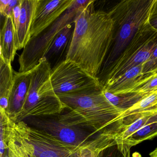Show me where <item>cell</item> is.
<instances>
[{"instance_id": "6da1fadb", "label": "cell", "mask_w": 157, "mask_h": 157, "mask_svg": "<svg viewBox=\"0 0 157 157\" xmlns=\"http://www.w3.org/2000/svg\"><path fill=\"white\" fill-rule=\"evenodd\" d=\"M94 2L77 13L66 60L98 78L112 42L113 22L108 12L95 10Z\"/></svg>"}, {"instance_id": "7a4b0ae2", "label": "cell", "mask_w": 157, "mask_h": 157, "mask_svg": "<svg viewBox=\"0 0 157 157\" xmlns=\"http://www.w3.org/2000/svg\"><path fill=\"white\" fill-rule=\"evenodd\" d=\"M154 1L123 0L108 12L113 20V35L110 48L98 77L100 82L136 32L147 22Z\"/></svg>"}, {"instance_id": "3957f363", "label": "cell", "mask_w": 157, "mask_h": 157, "mask_svg": "<svg viewBox=\"0 0 157 157\" xmlns=\"http://www.w3.org/2000/svg\"><path fill=\"white\" fill-rule=\"evenodd\" d=\"M51 70L44 57L30 70L29 88L21 111L25 116H51L67 109L54 92L50 80Z\"/></svg>"}, {"instance_id": "277c9868", "label": "cell", "mask_w": 157, "mask_h": 157, "mask_svg": "<svg viewBox=\"0 0 157 157\" xmlns=\"http://www.w3.org/2000/svg\"><path fill=\"white\" fill-rule=\"evenodd\" d=\"M157 47V31L148 22L143 25L106 72L101 84L114 80L148 60Z\"/></svg>"}, {"instance_id": "5b68a950", "label": "cell", "mask_w": 157, "mask_h": 157, "mask_svg": "<svg viewBox=\"0 0 157 157\" xmlns=\"http://www.w3.org/2000/svg\"><path fill=\"white\" fill-rule=\"evenodd\" d=\"M90 0H74L69 9L52 25L35 37L30 38L18 58L19 73L30 71L44 58L58 33L67 25L74 22L79 9Z\"/></svg>"}, {"instance_id": "8992f818", "label": "cell", "mask_w": 157, "mask_h": 157, "mask_svg": "<svg viewBox=\"0 0 157 157\" xmlns=\"http://www.w3.org/2000/svg\"><path fill=\"white\" fill-rule=\"evenodd\" d=\"M20 127V157H76L82 147L64 143L37 128Z\"/></svg>"}, {"instance_id": "52a82bcc", "label": "cell", "mask_w": 157, "mask_h": 157, "mask_svg": "<svg viewBox=\"0 0 157 157\" xmlns=\"http://www.w3.org/2000/svg\"><path fill=\"white\" fill-rule=\"evenodd\" d=\"M50 80L57 95L79 94L103 89L98 78L93 77L70 60H64L52 69Z\"/></svg>"}, {"instance_id": "ba28073f", "label": "cell", "mask_w": 157, "mask_h": 157, "mask_svg": "<svg viewBox=\"0 0 157 157\" xmlns=\"http://www.w3.org/2000/svg\"><path fill=\"white\" fill-rule=\"evenodd\" d=\"M59 115L60 121L70 126H77L94 133H101L120 124L124 112L101 109L76 108L68 110Z\"/></svg>"}, {"instance_id": "9c48e42d", "label": "cell", "mask_w": 157, "mask_h": 157, "mask_svg": "<svg viewBox=\"0 0 157 157\" xmlns=\"http://www.w3.org/2000/svg\"><path fill=\"white\" fill-rule=\"evenodd\" d=\"M37 129L49 134L61 142L77 147H81L93 139L94 132L61 122L59 119H38Z\"/></svg>"}, {"instance_id": "30bf717a", "label": "cell", "mask_w": 157, "mask_h": 157, "mask_svg": "<svg viewBox=\"0 0 157 157\" xmlns=\"http://www.w3.org/2000/svg\"><path fill=\"white\" fill-rule=\"evenodd\" d=\"M74 0H38L30 28V37H36L59 19Z\"/></svg>"}, {"instance_id": "8fae6325", "label": "cell", "mask_w": 157, "mask_h": 157, "mask_svg": "<svg viewBox=\"0 0 157 157\" xmlns=\"http://www.w3.org/2000/svg\"><path fill=\"white\" fill-rule=\"evenodd\" d=\"M57 96L68 110L101 109L124 111L114 107L108 100L103 89L79 94H58Z\"/></svg>"}, {"instance_id": "7c38bea8", "label": "cell", "mask_w": 157, "mask_h": 157, "mask_svg": "<svg viewBox=\"0 0 157 157\" xmlns=\"http://www.w3.org/2000/svg\"><path fill=\"white\" fill-rule=\"evenodd\" d=\"M75 28V22L67 25L56 36L45 56L51 69L66 60Z\"/></svg>"}, {"instance_id": "4fadbf2b", "label": "cell", "mask_w": 157, "mask_h": 157, "mask_svg": "<svg viewBox=\"0 0 157 157\" xmlns=\"http://www.w3.org/2000/svg\"><path fill=\"white\" fill-rule=\"evenodd\" d=\"M38 0H21L20 17L15 31L17 49H24L30 39V28Z\"/></svg>"}, {"instance_id": "5bb4252c", "label": "cell", "mask_w": 157, "mask_h": 157, "mask_svg": "<svg viewBox=\"0 0 157 157\" xmlns=\"http://www.w3.org/2000/svg\"><path fill=\"white\" fill-rule=\"evenodd\" d=\"M143 64L133 67L114 80L105 83L103 90L115 95L132 93L135 87L146 76L143 73Z\"/></svg>"}, {"instance_id": "9a60e30c", "label": "cell", "mask_w": 157, "mask_h": 157, "mask_svg": "<svg viewBox=\"0 0 157 157\" xmlns=\"http://www.w3.org/2000/svg\"><path fill=\"white\" fill-rule=\"evenodd\" d=\"M157 136V108L142 128L117 147L124 157H130V151L132 147Z\"/></svg>"}, {"instance_id": "2e32d148", "label": "cell", "mask_w": 157, "mask_h": 157, "mask_svg": "<svg viewBox=\"0 0 157 157\" xmlns=\"http://www.w3.org/2000/svg\"><path fill=\"white\" fill-rule=\"evenodd\" d=\"M30 82V71L19 73L14 71L13 84L8 100L10 110H22L28 92Z\"/></svg>"}, {"instance_id": "e0dca14e", "label": "cell", "mask_w": 157, "mask_h": 157, "mask_svg": "<svg viewBox=\"0 0 157 157\" xmlns=\"http://www.w3.org/2000/svg\"><path fill=\"white\" fill-rule=\"evenodd\" d=\"M113 128H110L100 133L96 138L83 145L76 157H99L106 148L116 145L114 141Z\"/></svg>"}, {"instance_id": "ac0fdd59", "label": "cell", "mask_w": 157, "mask_h": 157, "mask_svg": "<svg viewBox=\"0 0 157 157\" xmlns=\"http://www.w3.org/2000/svg\"><path fill=\"white\" fill-rule=\"evenodd\" d=\"M2 58L6 62L13 61L17 51L15 42V30L12 15L6 17L0 36Z\"/></svg>"}, {"instance_id": "d6986e66", "label": "cell", "mask_w": 157, "mask_h": 157, "mask_svg": "<svg viewBox=\"0 0 157 157\" xmlns=\"http://www.w3.org/2000/svg\"><path fill=\"white\" fill-rule=\"evenodd\" d=\"M157 107V91L148 94L144 98L127 109L123 114L122 120L119 127L127 126L135 121L146 111Z\"/></svg>"}, {"instance_id": "ffe728a7", "label": "cell", "mask_w": 157, "mask_h": 157, "mask_svg": "<svg viewBox=\"0 0 157 157\" xmlns=\"http://www.w3.org/2000/svg\"><path fill=\"white\" fill-rule=\"evenodd\" d=\"M157 108V107L152 109L146 111L141 117L132 123L114 130V139L117 146L120 147L126 139L142 128Z\"/></svg>"}, {"instance_id": "44dd1931", "label": "cell", "mask_w": 157, "mask_h": 157, "mask_svg": "<svg viewBox=\"0 0 157 157\" xmlns=\"http://www.w3.org/2000/svg\"><path fill=\"white\" fill-rule=\"evenodd\" d=\"M103 91L106 98L113 106L124 111L149 94L131 93L125 95H115L103 90Z\"/></svg>"}, {"instance_id": "7402d4cb", "label": "cell", "mask_w": 157, "mask_h": 157, "mask_svg": "<svg viewBox=\"0 0 157 157\" xmlns=\"http://www.w3.org/2000/svg\"><path fill=\"white\" fill-rule=\"evenodd\" d=\"M14 71L11 63L0 58V99L7 98L9 96L13 84Z\"/></svg>"}, {"instance_id": "603a6c76", "label": "cell", "mask_w": 157, "mask_h": 157, "mask_svg": "<svg viewBox=\"0 0 157 157\" xmlns=\"http://www.w3.org/2000/svg\"><path fill=\"white\" fill-rule=\"evenodd\" d=\"M157 91V72L146 75L134 88L132 93L148 94Z\"/></svg>"}, {"instance_id": "cb8c5ba5", "label": "cell", "mask_w": 157, "mask_h": 157, "mask_svg": "<svg viewBox=\"0 0 157 157\" xmlns=\"http://www.w3.org/2000/svg\"><path fill=\"white\" fill-rule=\"evenodd\" d=\"M157 72V47L150 58L143 64V73L144 75Z\"/></svg>"}, {"instance_id": "d4e9b609", "label": "cell", "mask_w": 157, "mask_h": 157, "mask_svg": "<svg viewBox=\"0 0 157 157\" xmlns=\"http://www.w3.org/2000/svg\"><path fill=\"white\" fill-rule=\"evenodd\" d=\"M147 22L152 28L157 31V0H154Z\"/></svg>"}, {"instance_id": "484cf974", "label": "cell", "mask_w": 157, "mask_h": 157, "mask_svg": "<svg viewBox=\"0 0 157 157\" xmlns=\"http://www.w3.org/2000/svg\"><path fill=\"white\" fill-rule=\"evenodd\" d=\"M99 157H124L118 149L117 145L112 146L102 151Z\"/></svg>"}, {"instance_id": "4316f807", "label": "cell", "mask_w": 157, "mask_h": 157, "mask_svg": "<svg viewBox=\"0 0 157 157\" xmlns=\"http://www.w3.org/2000/svg\"><path fill=\"white\" fill-rule=\"evenodd\" d=\"M21 1L20 3L14 7L12 11V17H13V22L14 27L15 31L17 28L18 25V20L20 17V8H21Z\"/></svg>"}, {"instance_id": "83f0119b", "label": "cell", "mask_w": 157, "mask_h": 157, "mask_svg": "<svg viewBox=\"0 0 157 157\" xmlns=\"http://www.w3.org/2000/svg\"><path fill=\"white\" fill-rule=\"evenodd\" d=\"M20 1L21 0H10L4 13V15L6 17L12 15L13 9L20 3Z\"/></svg>"}, {"instance_id": "f1b7e54d", "label": "cell", "mask_w": 157, "mask_h": 157, "mask_svg": "<svg viewBox=\"0 0 157 157\" xmlns=\"http://www.w3.org/2000/svg\"><path fill=\"white\" fill-rule=\"evenodd\" d=\"M9 2L10 0H6V1L0 0V14H4L6 6L9 3Z\"/></svg>"}, {"instance_id": "f546056e", "label": "cell", "mask_w": 157, "mask_h": 157, "mask_svg": "<svg viewBox=\"0 0 157 157\" xmlns=\"http://www.w3.org/2000/svg\"><path fill=\"white\" fill-rule=\"evenodd\" d=\"M5 18L6 16H5L2 14H0V36H1V33L2 29L4 24Z\"/></svg>"}, {"instance_id": "4dcf8cb0", "label": "cell", "mask_w": 157, "mask_h": 157, "mask_svg": "<svg viewBox=\"0 0 157 157\" xmlns=\"http://www.w3.org/2000/svg\"><path fill=\"white\" fill-rule=\"evenodd\" d=\"M5 149V146L3 142L0 140V155H2Z\"/></svg>"}, {"instance_id": "1f68e13d", "label": "cell", "mask_w": 157, "mask_h": 157, "mask_svg": "<svg viewBox=\"0 0 157 157\" xmlns=\"http://www.w3.org/2000/svg\"><path fill=\"white\" fill-rule=\"evenodd\" d=\"M150 157H157V147L149 154Z\"/></svg>"}, {"instance_id": "d6a6232c", "label": "cell", "mask_w": 157, "mask_h": 157, "mask_svg": "<svg viewBox=\"0 0 157 157\" xmlns=\"http://www.w3.org/2000/svg\"><path fill=\"white\" fill-rule=\"evenodd\" d=\"M2 49H1V47L0 46V58H2Z\"/></svg>"}]
</instances>
